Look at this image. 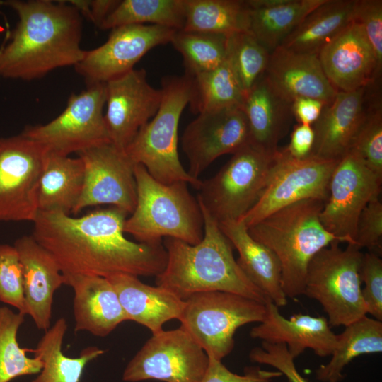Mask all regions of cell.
<instances>
[{"instance_id":"6da1fadb","label":"cell","mask_w":382,"mask_h":382,"mask_svg":"<svg viewBox=\"0 0 382 382\" xmlns=\"http://www.w3.org/2000/svg\"><path fill=\"white\" fill-rule=\"evenodd\" d=\"M127 215L112 206L80 217L39 212L32 236L51 254L65 276L156 277L167 262L163 244L128 240L124 232Z\"/></svg>"},{"instance_id":"7a4b0ae2","label":"cell","mask_w":382,"mask_h":382,"mask_svg":"<svg viewBox=\"0 0 382 382\" xmlns=\"http://www.w3.org/2000/svg\"><path fill=\"white\" fill-rule=\"evenodd\" d=\"M18 21L0 47V77L25 81L41 79L83 57V19L66 1L3 0Z\"/></svg>"},{"instance_id":"3957f363","label":"cell","mask_w":382,"mask_h":382,"mask_svg":"<svg viewBox=\"0 0 382 382\" xmlns=\"http://www.w3.org/2000/svg\"><path fill=\"white\" fill-rule=\"evenodd\" d=\"M199 204L204 218L202 241L190 245L177 238H164L167 262L163 272L156 277V285L184 301L196 293L219 291L265 303L268 298L238 265L233 247L219 223Z\"/></svg>"},{"instance_id":"277c9868","label":"cell","mask_w":382,"mask_h":382,"mask_svg":"<svg viewBox=\"0 0 382 382\" xmlns=\"http://www.w3.org/2000/svg\"><path fill=\"white\" fill-rule=\"evenodd\" d=\"M325 202L304 199L280 209L248 228L250 235L272 250L281 266V283L286 298L303 294L307 268L320 250L341 243L320 221Z\"/></svg>"},{"instance_id":"5b68a950","label":"cell","mask_w":382,"mask_h":382,"mask_svg":"<svg viewBox=\"0 0 382 382\" xmlns=\"http://www.w3.org/2000/svg\"><path fill=\"white\" fill-rule=\"evenodd\" d=\"M134 177L137 204L125 220V233L143 243L162 241V238H174L190 245L202 241L203 214L187 183H161L141 164L135 165Z\"/></svg>"},{"instance_id":"8992f818","label":"cell","mask_w":382,"mask_h":382,"mask_svg":"<svg viewBox=\"0 0 382 382\" xmlns=\"http://www.w3.org/2000/svg\"><path fill=\"white\" fill-rule=\"evenodd\" d=\"M161 90L162 98L157 112L125 151L135 165H142L158 182L166 185L185 182L199 190L202 180L189 175L178 153V125L192 98V78L186 74L165 77Z\"/></svg>"},{"instance_id":"52a82bcc","label":"cell","mask_w":382,"mask_h":382,"mask_svg":"<svg viewBox=\"0 0 382 382\" xmlns=\"http://www.w3.org/2000/svg\"><path fill=\"white\" fill-rule=\"evenodd\" d=\"M340 243H330L311 259L303 294L320 304L330 327L346 326L367 315L360 279L363 253L354 245L343 249Z\"/></svg>"},{"instance_id":"ba28073f","label":"cell","mask_w":382,"mask_h":382,"mask_svg":"<svg viewBox=\"0 0 382 382\" xmlns=\"http://www.w3.org/2000/svg\"><path fill=\"white\" fill-rule=\"evenodd\" d=\"M278 150L269 152L248 144L233 154L214 176L202 181L198 202L218 223L239 220L264 192Z\"/></svg>"},{"instance_id":"9c48e42d","label":"cell","mask_w":382,"mask_h":382,"mask_svg":"<svg viewBox=\"0 0 382 382\" xmlns=\"http://www.w3.org/2000/svg\"><path fill=\"white\" fill-rule=\"evenodd\" d=\"M265 303L226 291L196 293L185 300L178 319L180 328L204 349L209 357L221 360L234 347L233 336L241 326L261 323Z\"/></svg>"},{"instance_id":"30bf717a","label":"cell","mask_w":382,"mask_h":382,"mask_svg":"<svg viewBox=\"0 0 382 382\" xmlns=\"http://www.w3.org/2000/svg\"><path fill=\"white\" fill-rule=\"evenodd\" d=\"M105 101V83L86 86L70 95L66 108L54 120L27 126L21 133L48 151L66 156L111 143L104 117Z\"/></svg>"},{"instance_id":"8fae6325","label":"cell","mask_w":382,"mask_h":382,"mask_svg":"<svg viewBox=\"0 0 382 382\" xmlns=\"http://www.w3.org/2000/svg\"><path fill=\"white\" fill-rule=\"evenodd\" d=\"M48 150L22 133L0 137V221H32Z\"/></svg>"},{"instance_id":"7c38bea8","label":"cell","mask_w":382,"mask_h":382,"mask_svg":"<svg viewBox=\"0 0 382 382\" xmlns=\"http://www.w3.org/2000/svg\"><path fill=\"white\" fill-rule=\"evenodd\" d=\"M338 161L312 155L297 159L278 150L273 173L255 204L239 220L248 228L270 214L297 202L316 199L325 202L332 172Z\"/></svg>"},{"instance_id":"4fadbf2b","label":"cell","mask_w":382,"mask_h":382,"mask_svg":"<svg viewBox=\"0 0 382 382\" xmlns=\"http://www.w3.org/2000/svg\"><path fill=\"white\" fill-rule=\"evenodd\" d=\"M209 365L204 349L181 328L152 335L127 365L122 380L201 382Z\"/></svg>"},{"instance_id":"5bb4252c","label":"cell","mask_w":382,"mask_h":382,"mask_svg":"<svg viewBox=\"0 0 382 382\" xmlns=\"http://www.w3.org/2000/svg\"><path fill=\"white\" fill-rule=\"evenodd\" d=\"M381 184L382 178L348 151L332 172L328 197L320 213L325 230L341 243L355 245L359 217L371 200L379 197Z\"/></svg>"},{"instance_id":"9a60e30c","label":"cell","mask_w":382,"mask_h":382,"mask_svg":"<svg viewBox=\"0 0 382 382\" xmlns=\"http://www.w3.org/2000/svg\"><path fill=\"white\" fill-rule=\"evenodd\" d=\"M175 30L156 25H128L111 30L100 46L86 50L74 69L86 86L106 83L132 70L151 49L170 42Z\"/></svg>"},{"instance_id":"2e32d148","label":"cell","mask_w":382,"mask_h":382,"mask_svg":"<svg viewBox=\"0 0 382 382\" xmlns=\"http://www.w3.org/2000/svg\"><path fill=\"white\" fill-rule=\"evenodd\" d=\"M84 167L81 195L73 211L78 214L91 206L108 204L130 214L137 199L135 164L124 150L111 143L77 154Z\"/></svg>"},{"instance_id":"e0dca14e","label":"cell","mask_w":382,"mask_h":382,"mask_svg":"<svg viewBox=\"0 0 382 382\" xmlns=\"http://www.w3.org/2000/svg\"><path fill=\"white\" fill-rule=\"evenodd\" d=\"M250 143L249 127L241 108L199 113L181 137L182 149L188 159L187 173L199 179L217 158L233 154Z\"/></svg>"},{"instance_id":"ac0fdd59","label":"cell","mask_w":382,"mask_h":382,"mask_svg":"<svg viewBox=\"0 0 382 382\" xmlns=\"http://www.w3.org/2000/svg\"><path fill=\"white\" fill-rule=\"evenodd\" d=\"M105 121L112 144L124 150L157 112L162 91L151 86L144 69L105 83Z\"/></svg>"},{"instance_id":"d6986e66","label":"cell","mask_w":382,"mask_h":382,"mask_svg":"<svg viewBox=\"0 0 382 382\" xmlns=\"http://www.w3.org/2000/svg\"><path fill=\"white\" fill-rule=\"evenodd\" d=\"M318 57L337 91L366 88L381 72L362 28L353 21L322 47Z\"/></svg>"},{"instance_id":"ffe728a7","label":"cell","mask_w":382,"mask_h":382,"mask_svg":"<svg viewBox=\"0 0 382 382\" xmlns=\"http://www.w3.org/2000/svg\"><path fill=\"white\" fill-rule=\"evenodd\" d=\"M265 305V318L251 329L252 338L271 344H284L294 358L306 349H311L320 357L331 356L337 340L327 318L297 313L286 318L270 299Z\"/></svg>"},{"instance_id":"44dd1931","label":"cell","mask_w":382,"mask_h":382,"mask_svg":"<svg viewBox=\"0 0 382 382\" xmlns=\"http://www.w3.org/2000/svg\"><path fill=\"white\" fill-rule=\"evenodd\" d=\"M263 76L274 91L290 103L298 98H311L327 105L338 92L325 76L317 55L282 47L270 53Z\"/></svg>"},{"instance_id":"7402d4cb","label":"cell","mask_w":382,"mask_h":382,"mask_svg":"<svg viewBox=\"0 0 382 382\" xmlns=\"http://www.w3.org/2000/svg\"><path fill=\"white\" fill-rule=\"evenodd\" d=\"M23 270L25 313L39 330L50 328L52 306L56 290L64 284V277L51 254L32 235L18 238L15 243Z\"/></svg>"},{"instance_id":"603a6c76","label":"cell","mask_w":382,"mask_h":382,"mask_svg":"<svg viewBox=\"0 0 382 382\" xmlns=\"http://www.w3.org/2000/svg\"><path fill=\"white\" fill-rule=\"evenodd\" d=\"M366 89L338 91L312 125L315 138L311 155L338 161L349 150L366 113Z\"/></svg>"},{"instance_id":"cb8c5ba5","label":"cell","mask_w":382,"mask_h":382,"mask_svg":"<svg viewBox=\"0 0 382 382\" xmlns=\"http://www.w3.org/2000/svg\"><path fill=\"white\" fill-rule=\"evenodd\" d=\"M64 284L74 291V331L105 337L128 320L113 285L96 275H64Z\"/></svg>"},{"instance_id":"d4e9b609","label":"cell","mask_w":382,"mask_h":382,"mask_svg":"<svg viewBox=\"0 0 382 382\" xmlns=\"http://www.w3.org/2000/svg\"><path fill=\"white\" fill-rule=\"evenodd\" d=\"M108 279L117 291L128 320L146 327L152 335L163 330L168 320L180 318L185 301L168 289L146 284L129 274Z\"/></svg>"},{"instance_id":"484cf974","label":"cell","mask_w":382,"mask_h":382,"mask_svg":"<svg viewBox=\"0 0 382 382\" xmlns=\"http://www.w3.org/2000/svg\"><path fill=\"white\" fill-rule=\"evenodd\" d=\"M219 226L238 252L236 261L246 277L277 306H286L287 298L282 288L281 266L274 253L255 241L240 220L224 221Z\"/></svg>"},{"instance_id":"4316f807","label":"cell","mask_w":382,"mask_h":382,"mask_svg":"<svg viewBox=\"0 0 382 382\" xmlns=\"http://www.w3.org/2000/svg\"><path fill=\"white\" fill-rule=\"evenodd\" d=\"M241 108L251 144L269 152L276 151L293 116L291 103L277 94L262 75L245 95Z\"/></svg>"},{"instance_id":"83f0119b","label":"cell","mask_w":382,"mask_h":382,"mask_svg":"<svg viewBox=\"0 0 382 382\" xmlns=\"http://www.w3.org/2000/svg\"><path fill=\"white\" fill-rule=\"evenodd\" d=\"M83 163L79 157L48 151L38 187L39 212H73L83 190Z\"/></svg>"},{"instance_id":"f1b7e54d","label":"cell","mask_w":382,"mask_h":382,"mask_svg":"<svg viewBox=\"0 0 382 382\" xmlns=\"http://www.w3.org/2000/svg\"><path fill=\"white\" fill-rule=\"evenodd\" d=\"M354 0H325L309 13L280 47L316 54L352 20Z\"/></svg>"},{"instance_id":"f546056e","label":"cell","mask_w":382,"mask_h":382,"mask_svg":"<svg viewBox=\"0 0 382 382\" xmlns=\"http://www.w3.org/2000/svg\"><path fill=\"white\" fill-rule=\"evenodd\" d=\"M66 330V320L59 318L45 331L37 347L28 349L42 363L40 374L31 382H79L86 366L105 353L104 349L91 346L83 349L78 357L66 356L62 347Z\"/></svg>"},{"instance_id":"4dcf8cb0","label":"cell","mask_w":382,"mask_h":382,"mask_svg":"<svg viewBox=\"0 0 382 382\" xmlns=\"http://www.w3.org/2000/svg\"><path fill=\"white\" fill-rule=\"evenodd\" d=\"M337 335V346L330 361L316 371V378L323 382H339L345 376L342 370L353 359L364 354L382 352V322L367 315L345 326Z\"/></svg>"},{"instance_id":"1f68e13d","label":"cell","mask_w":382,"mask_h":382,"mask_svg":"<svg viewBox=\"0 0 382 382\" xmlns=\"http://www.w3.org/2000/svg\"><path fill=\"white\" fill-rule=\"evenodd\" d=\"M183 30L229 36L249 31L250 10L241 0H184Z\"/></svg>"},{"instance_id":"d6a6232c","label":"cell","mask_w":382,"mask_h":382,"mask_svg":"<svg viewBox=\"0 0 382 382\" xmlns=\"http://www.w3.org/2000/svg\"><path fill=\"white\" fill-rule=\"evenodd\" d=\"M325 0H287L266 8H250L249 31L271 53Z\"/></svg>"},{"instance_id":"836d02e7","label":"cell","mask_w":382,"mask_h":382,"mask_svg":"<svg viewBox=\"0 0 382 382\" xmlns=\"http://www.w3.org/2000/svg\"><path fill=\"white\" fill-rule=\"evenodd\" d=\"M192 78V110L197 114L241 108L245 94L227 59Z\"/></svg>"},{"instance_id":"e575fe53","label":"cell","mask_w":382,"mask_h":382,"mask_svg":"<svg viewBox=\"0 0 382 382\" xmlns=\"http://www.w3.org/2000/svg\"><path fill=\"white\" fill-rule=\"evenodd\" d=\"M145 23L183 30L184 0H120L99 28L112 30L123 25Z\"/></svg>"},{"instance_id":"d590c367","label":"cell","mask_w":382,"mask_h":382,"mask_svg":"<svg viewBox=\"0 0 382 382\" xmlns=\"http://www.w3.org/2000/svg\"><path fill=\"white\" fill-rule=\"evenodd\" d=\"M228 36L189 30H177L170 43L183 59L185 74L193 77L211 71L226 59Z\"/></svg>"},{"instance_id":"8d00e7d4","label":"cell","mask_w":382,"mask_h":382,"mask_svg":"<svg viewBox=\"0 0 382 382\" xmlns=\"http://www.w3.org/2000/svg\"><path fill=\"white\" fill-rule=\"evenodd\" d=\"M24 316L7 307H0V382L38 374L42 368L40 359L37 356L28 357V349L21 348L18 343L17 332Z\"/></svg>"},{"instance_id":"74e56055","label":"cell","mask_w":382,"mask_h":382,"mask_svg":"<svg viewBox=\"0 0 382 382\" xmlns=\"http://www.w3.org/2000/svg\"><path fill=\"white\" fill-rule=\"evenodd\" d=\"M270 55L250 31L228 36L226 59L245 95L263 75Z\"/></svg>"},{"instance_id":"f35d334b","label":"cell","mask_w":382,"mask_h":382,"mask_svg":"<svg viewBox=\"0 0 382 382\" xmlns=\"http://www.w3.org/2000/svg\"><path fill=\"white\" fill-rule=\"evenodd\" d=\"M349 151L357 156L382 178V111L381 107L366 111Z\"/></svg>"},{"instance_id":"ab89813d","label":"cell","mask_w":382,"mask_h":382,"mask_svg":"<svg viewBox=\"0 0 382 382\" xmlns=\"http://www.w3.org/2000/svg\"><path fill=\"white\" fill-rule=\"evenodd\" d=\"M0 301L26 315L22 265L14 245L6 244L0 245Z\"/></svg>"},{"instance_id":"60d3db41","label":"cell","mask_w":382,"mask_h":382,"mask_svg":"<svg viewBox=\"0 0 382 382\" xmlns=\"http://www.w3.org/2000/svg\"><path fill=\"white\" fill-rule=\"evenodd\" d=\"M362 28L374 52L378 69L382 67V1L354 0L352 20Z\"/></svg>"},{"instance_id":"b9f144b4","label":"cell","mask_w":382,"mask_h":382,"mask_svg":"<svg viewBox=\"0 0 382 382\" xmlns=\"http://www.w3.org/2000/svg\"><path fill=\"white\" fill-rule=\"evenodd\" d=\"M360 279L364 284L361 294L367 313L382 321V260L378 255L363 253Z\"/></svg>"},{"instance_id":"7bdbcfd3","label":"cell","mask_w":382,"mask_h":382,"mask_svg":"<svg viewBox=\"0 0 382 382\" xmlns=\"http://www.w3.org/2000/svg\"><path fill=\"white\" fill-rule=\"evenodd\" d=\"M355 245L381 255L382 251V203L371 200L361 212L357 222Z\"/></svg>"},{"instance_id":"ee69618b","label":"cell","mask_w":382,"mask_h":382,"mask_svg":"<svg viewBox=\"0 0 382 382\" xmlns=\"http://www.w3.org/2000/svg\"><path fill=\"white\" fill-rule=\"evenodd\" d=\"M249 358L253 362L272 366L285 376L289 382H308L297 371L294 357L284 344L262 342L261 347L250 351Z\"/></svg>"},{"instance_id":"f6af8a7d","label":"cell","mask_w":382,"mask_h":382,"mask_svg":"<svg viewBox=\"0 0 382 382\" xmlns=\"http://www.w3.org/2000/svg\"><path fill=\"white\" fill-rule=\"evenodd\" d=\"M282 376L277 370L268 371L259 366L248 367L245 374L240 375L231 371L221 360L209 357L208 368L201 382H272Z\"/></svg>"},{"instance_id":"bcb514c9","label":"cell","mask_w":382,"mask_h":382,"mask_svg":"<svg viewBox=\"0 0 382 382\" xmlns=\"http://www.w3.org/2000/svg\"><path fill=\"white\" fill-rule=\"evenodd\" d=\"M75 7L82 17L86 18L98 28L114 11L120 0H74L66 1Z\"/></svg>"},{"instance_id":"7dc6e473","label":"cell","mask_w":382,"mask_h":382,"mask_svg":"<svg viewBox=\"0 0 382 382\" xmlns=\"http://www.w3.org/2000/svg\"><path fill=\"white\" fill-rule=\"evenodd\" d=\"M314 138V131L311 125L298 123L291 134L289 145L284 149L294 158H306L311 154Z\"/></svg>"},{"instance_id":"c3c4849f","label":"cell","mask_w":382,"mask_h":382,"mask_svg":"<svg viewBox=\"0 0 382 382\" xmlns=\"http://www.w3.org/2000/svg\"><path fill=\"white\" fill-rule=\"evenodd\" d=\"M325 104L311 98H298L291 103V111L299 124L313 125L319 118Z\"/></svg>"}]
</instances>
